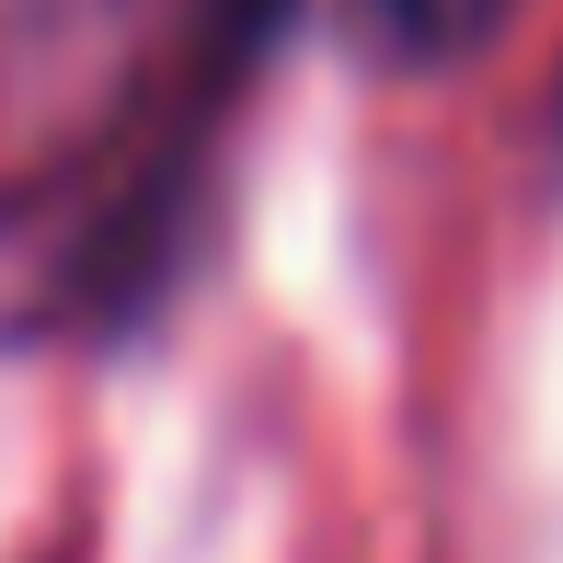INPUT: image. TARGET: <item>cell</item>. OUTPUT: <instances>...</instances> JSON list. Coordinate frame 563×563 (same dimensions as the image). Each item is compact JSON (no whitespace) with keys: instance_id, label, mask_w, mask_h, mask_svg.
<instances>
[{"instance_id":"obj_1","label":"cell","mask_w":563,"mask_h":563,"mask_svg":"<svg viewBox=\"0 0 563 563\" xmlns=\"http://www.w3.org/2000/svg\"><path fill=\"white\" fill-rule=\"evenodd\" d=\"M288 0H196L126 104L0 196V334H115L196 242V173Z\"/></svg>"},{"instance_id":"obj_2","label":"cell","mask_w":563,"mask_h":563,"mask_svg":"<svg viewBox=\"0 0 563 563\" xmlns=\"http://www.w3.org/2000/svg\"><path fill=\"white\" fill-rule=\"evenodd\" d=\"M529 0H345V35L391 69H460L518 23Z\"/></svg>"}]
</instances>
